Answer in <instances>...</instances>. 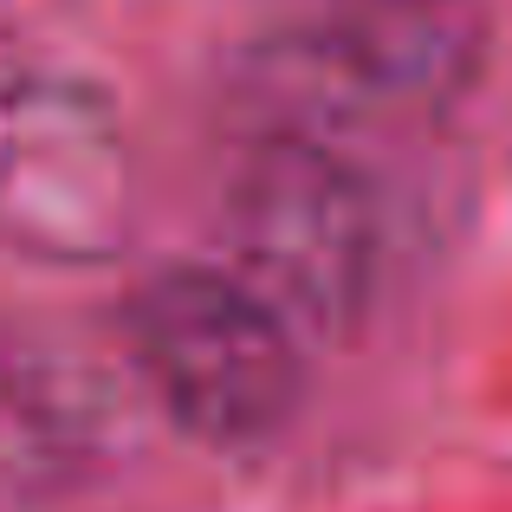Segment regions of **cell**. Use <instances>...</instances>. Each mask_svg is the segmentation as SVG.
Wrapping results in <instances>:
<instances>
[{
	"instance_id": "obj_2",
	"label": "cell",
	"mask_w": 512,
	"mask_h": 512,
	"mask_svg": "<svg viewBox=\"0 0 512 512\" xmlns=\"http://www.w3.org/2000/svg\"><path fill=\"white\" fill-rule=\"evenodd\" d=\"M137 137L91 65L0 33V253L98 273L137 240Z\"/></svg>"
},
{
	"instance_id": "obj_3",
	"label": "cell",
	"mask_w": 512,
	"mask_h": 512,
	"mask_svg": "<svg viewBox=\"0 0 512 512\" xmlns=\"http://www.w3.org/2000/svg\"><path fill=\"white\" fill-rule=\"evenodd\" d=\"M124 344L156 409L214 454H253L305 402V350L214 260H175L137 279Z\"/></svg>"
},
{
	"instance_id": "obj_1",
	"label": "cell",
	"mask_w": 512,
	"mask_h": 512,
	"mask_svg": "<svg viewBox=\"0 0 512 512\" xmlns=\"http://www.w3.org/2000/svg\"><path fill=\"white\" fill-rule=\"evenodd\" d=\"M214 266L305 350L363 331L389 279V208L357 143L253 124L214 188Z\"/></svg>"
}]
</instances>
